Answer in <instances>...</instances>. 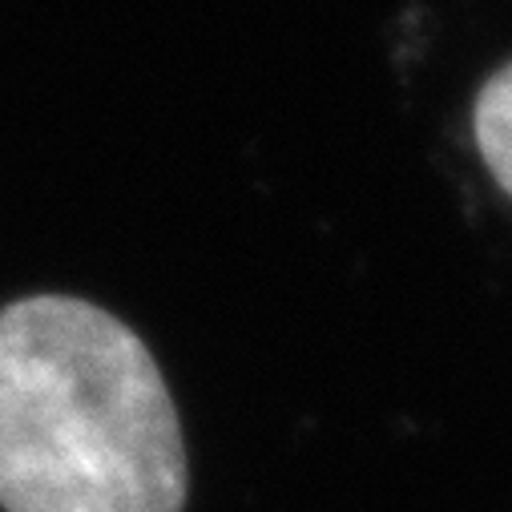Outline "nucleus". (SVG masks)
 <instances>
[{
    "label": "nucleus",
    "instance_id": "1",
    "mask_svg": "<svg viewBox=\"0 0 512 512\" xmlns=\"http://www.w3.org/2000/svg\"><path fill=\"white\" fill-rule=\"evenodd\" d=\"M186 440L154 351L77 295L0 307V508L182 512Z\"/></svg>",
    "mask_w": 512,
    "mask_h": 512
},
{
    "label": "nucleus",
    "instance_id": "2",
    "mask_svg": "<svg viewBox=\"0 0 512 512\" xmlns=\"http://www.w3.org/2000/svg\"><path fill=\"white\" fill-rule=\"evenodd\" d=\"M472 130L484 166L492 170L496 186L512 198V65H504L476 97Z\"/></svg>",
    "mask_w": 512,
    "mask_h": 512
}]
</instances>
